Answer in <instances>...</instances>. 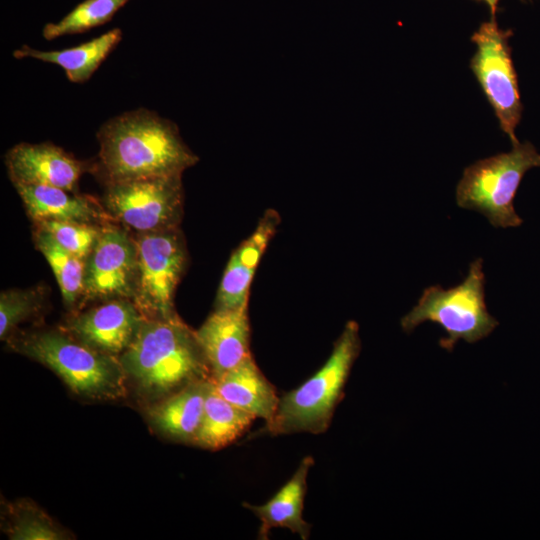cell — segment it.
<instances>
[{
	"mask_svg": "<svg viewBox=\"0 0 540 540\" xmlns=\"http://www.w3.org/2000/svg\"><path fill=\"white\" fill-rule=\"evenodd\" d=\"M540 167V154L530 142L467 166L456 187L457 205L483 214L494 227H517L522 219L514 197L524 174Z\"/></svg>",
	"mask_w": 540,
	"mask_h": 540,
	"instance_id": "cell-6",
	"label": "cell"
},
{
	"mask_svg": "<svg viewBox=\"0 0 540 540\" xmlns=\"http://www.w3.org/2000/svg\"><path fill=\"white\" fill-rule=\"evenodd\" d=\"M43 302L44 292L38 287L3 291L0 295L1 340H7L19 323L39 312Z\"/></svg>",
	"mask_w": 540,
	"mask_h": 540,
	"instance_id": "cell-24",
	"label": "cell"
},
{
	"mask_svg": "<svg viewBox=\"0 0 540 540\" xmlns=\"http://www.w3.org/2000/svg\"><path fill=\"white\" fill-rule=\"evenodd\" d=\"M36 228L47 231L63 248L86 260L95 246L103 225L45 220L34 223Z\"/></svg>",
	"mask_w": 540,
	"mask_h": 540,
	"instance_id": "cell-25",
	"label": "cell"
},
{
	"mask_svg": "<svg viewBox=\"0 0 540 540\" xmlns=\"http://www.w3.org/2000/svg\"><path fill=\"white\" fill-rule=\"evenodd\" d=\"M10 348L55 372L76 395L117 400L127 394V376L118 357L102 353L67 331L41 330L11 335Z\"/></svg>",
	"mask_w": 540,
	"mask_h": 540,
	"instance_id": "cell-4",
	"label": "cell"
},
{
	"mask_svg": "<svg viewBox=\"0 0 540 540\" xmlns=\"http://www.w3.org/2000/svg\"><path fill=\"white\" fill-rule=\"evenodd\" d=\"M138 275L134 303L145 318L176 314L174 295L187 264V250L178 228L137 233Z\"/></svg>",
	"mask_w": 540,
	"mask_h": 540,
	"instance_id": "cell-8",
	"label": "cell"
},
{
	"mask_svg": "<svg viewBox=\"0 0 540 540\" xmlns=\"http://www.w3.org/2000/svg\"><path fill=\"white\" fill-rule=\"evenodd\" d=\"M196 336L212 379L219 378L251 356L247 307L215 309Z\"/></svg>",
	"mask_w": 540,
	"mask_h": 540,
	"instance_id": "cell-13",
	"label": "cell"
},
{
	"mask_svg": "<svg viewBox=\"0 0 540 540\" xmlns=\"http://www.w3.org/2000/svg\"><path fill=\"white\" fill-rule=\"evenodd\" d=\"M121 39V29L114 28L99 37L71 48L42 51L28 45H22L14 50L12 55L16 59L33 58L56 64L63 68L69 81L84 83L90 79Z\"/></svg>",
	"mask_w": 540,
	"mask_h": 540,
	"instance_id": "cell-19",
	"label": "cell"
},
{
	"mask_svg": "<svg viewBox=\"0 0 540 540\" xmlns=\"http://www.w3.org/2000/svg\"><path fill=\"white\" fill-rule=\"evenodd\" d=\"M118 358L127 380L154 402L190 383L212 378L196 331L177 315L145 318L133 342Z\"/></svg>",
	"mask_w": 540,
	"mask_h": 540,
	"instance_id": "cell-2",
	"label": "cell"
},
{
	"mask_svg": "<svg viewBox=\"0 0 540 540\" xmlns=\"http://www.w3.org/2000/svg\"><path fill=\"white\" fill-rule=\"evenodd\" d=\"M211 379L188 384L147 409L150 424L174 441L194 444Z\"/></svg>",
	"mask_w": 540,
	"mask_h": 540,
	"instance_id": "cell-16",
	"label": "cell"
},
{
	"mask_svg": "<svg viewBox=\"0 0 540 540\" xmlns=\"http://www.w3.org/2000/svg\"><path fill=\"white\" fill-rule=\"evenodd\" d=\"M130 0H84L60 21L47 23L42 30L46 40L87 32L109 22Z\"/></svg>",
	"mask_w": 540,
	"mask_h": 540,
	"instance_id": "cell-23",
	"label": "cell"
},
{
	"mask_svg": "<svg viewBox=\"0 0 540 540\" xmlns=\"http://www.w3.org/2000/svg\"><path fill=\"white\" fill-rule=\"evenodd\" d=\"M29 217L45 220L104 225L111 216L94 198L47 185L16 184Z\"/></svg>",
	"mask_w": 540,
	"mask_h": 540,
	"instance_id": "cell-15",
	"label": "cell"
},
{
	"mask_svg": "<svg viewBox=\"0 0 540 540\" xmlns=\"http://www.w3.org/2000/svg\"><path fill=\"white\" fill-rule=\"evenodd\" d=\"M255 418L220 396L211 379L194 445L209 450L222 449L242 436Z\"/></svg>",
	"mask_w": 540,
	"mask_h": 540,
	"instance_id": "cell-20",
	"label": "cell"
},
{
	"mask_svg": "<svg viewBox=\"0 0 540 540\" xmlns=\"http://www.w3.org/2000/svg\"><path fill=\"white\" fill-rule=\"evenodd\" d=\"M478 1H482L488 6V8L490 10V13H491V18L496 17L498 3H499L500 0H478Z\"/></svg>",
	"mask_w": 540,
	"mask_h": 540,
	"instance_id": "cell-26",
	"label": "cell"
},
{
	"mask_svg": "<svg viewBox=\"0 0 540 540\" xmlns=\"http://www.w3.org/2000/svg\"><path fill=\"white\" fill-rule=\"evenodd\" d=\"M138 263L135 238L106 223L85 260L84 296L87 299L133 300L137 285Z\"/></svg>",
	"mask_w": 540,
	"mask_h": 540,
	"instance_id": "cell-10",
	"label": "cell"
},
{
	"mask_svg": "<svg viewBox=\"0 0 540 540\" xmlns=\"http://www.w3.org/2000/svg\"><path fill=\"white\" fill-rule=\"evenodd\" d=\"M98 160L92 163L105 184L182 175L198 162L177 125L146 108L124 112L97 132Z\"/></svg>",
	"mask_w": 540,
	"mask_h": 540,
	"instance_id": "cell-1",
	"label": "cell"
},
{
	"mask_svg": "<svg viewBox=\"0 0 540 540\" xmlns=\"http://www.w3.org/2000/svg\"><path fill=\"white\" fill-rule=\"evenodd\" d=\"M484 286L483 261L477 258L459 285L447 290L440 285L427 287L417 305L401 318L403 331L410 333L426 321L437 323L447 334L439 345L449 352L459 340L475 343L487 337L498 321L488 312Z\"/></svg>",
	"mask_w": 540,
	"mask_h": 540,
	"instance_id": "cell-5",
	"label": "cell"
},
{
	"mask_svg": "<svg viewBox=\"0 0 540 540\" xmlns=\"http://www.w3.org/2000/svg\"><path fill=\"white\" fill-rule=\"evenodd\" d=\"M36 248L53 270L64 303L72 307L84 296L85 260L63 248L47 231L36 228Z\"/></svg>",
	"mask_w": 540,
	"mask_h": 540,
	"instance_id": "cell-21",
	"label": "cell"
},
{
	"mask_svg": "<svg viewBox=\"0 0 540 540\" xmlns=\"http://www.w3.org/2000/svg\"><path fill=\"white\" fill-rule=\"evenodd\" d=\"M103 205L112 219L137 233L178 228L183 212L182 175L107 183Z\"/></svg>",
	"mask_w": 540,
	"mask_h": 540,
	"instance_id": "cell-9",
	"label": "cell"
},
{
	"mask_svg": "<svg viewBox=\"0 0 540 540\" xmlns=\"http://www.w3.org/2000/svg\"><path fill=\"white\" fill-rule=\"evenodd\" d=\"M5 165L13 185H47L75 193L82 174L93 168L51 142L19 143L5 154Z\"/></svg>",
	"mask_w": 540,
	"mask_h": 540,
	"instance_id": "cell-12",
	"label": "cell"
},
{
	"mask_svg": "<svg viewBox=\"0 0 540 540\" xmlns=\"http://www.w3.org/2000/svg\"><path fill=\"white\" fill-rule=\"evenodd\" d=\"M360 350L359 326L355 321H348L326 363L299 387L280 397L274 417L248 439L263 435L325 432L343 398L346 382Z\"/></svg>",
	"mask_w": 540,
	"mask_h": 540,
	"instance_id": "cell-3",
	"label": "cell"
},
{
	"mask_svg": "<svg viewBox=\"0 0 540 540\" xmlns=\"http://www.w3.org/2000/svg\"><path fill=\"white\" fill-rule=\"evenodd\" d=\"M511 30L499 28L496 19L481 23L472 34L476 51L470 69L512 145L518 143L515 129L521 121L523 105L509 39Z\"/></svg>",
	"mask_w": 540,
	"mask_h": 540,
	"instance_id": "cell-7",
	"label": "cell"
},
{
	"mask_svg": "<svg viewBox=\"0 0 540 540\" xmlns=\"http://www.w3.org/2000/svg\"><path fill=\"white\" fill-rule=\"evenodd\" d=\"M212 380L218 394L234 406L262 418L265 423L274 417L280 397L252 356Z\"/></svg>",
	"mask_w": 540,
	"mask_h": 540,
	"instance_id": "cell-18",
	"label": "cell"
},
{
	"mask_svg": "<svg viewBox=\"0 0 540 540\" xmlns=\"http://www.w3.org/2000/svg\"><path fill=\"white\" fill-rule=\"evenodd\" d=\"M279 215L267 210L253 233L231 255L215 300V309L247 307L249 289L258 263L275 235Z\"/></svg>",
	"mask_w": 540,
	"mask_h": 540,
	"instance_id": "cell-14",
	"label": "cell"
},
{
	"mask_svg": "<svg viewBox=\"0 0 540 540\" xmlns=\"http://www.w3.org/2000/svg\"><path fill=\"white\" fill-rule=\"evenodd\" d=\"M3 530L12 540H63L69 532L29 499L5 505Z\"/></svg>",
	"mask_w": 540,
	"mask_h": 540,
	"instance_id": "cell-22",
	"label": "cell"
},
{
	"mask_svg": "<svg viewBox=\"0 0 540 540\" xmlns=\"http://www.w3.org/2000/svg\"><path fill=\"white\" fill-rule=\"evenodd\" d=\"M144 319L133 300L117 298L74 315L62 329L97 351L119 357Z\"/></svg>",
	"mask_w": 540,
	"mask_h": 540,
	"instance_id": "cell-11",
	"label": "cell"
},
{
	"mask_svg": "<svg viewBox=\"0 0 540 540\" xmlns=\"http://www.w3.org/2000/svg\"><path fill=\"white\" fill-rule=\"evenodd\" d=\"M313 464L311 456L304 457L293 476L269 501L262 505L243 504L261 522L259 539H268L270 531L278 527L289 529L303 540L309 539L311 526L303 518V506L307 476Z\"/></svg>",
	"mask_w": 540,
	"mask_h": 540,
	"instance_id": "cell-17",
	"label": "cell"
}]
</instances>
